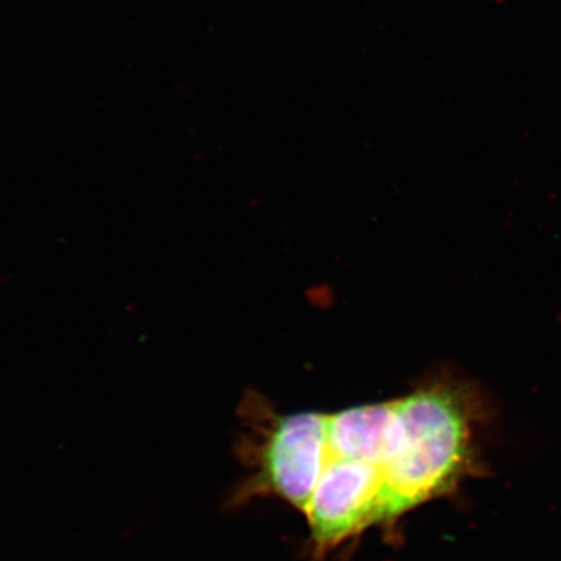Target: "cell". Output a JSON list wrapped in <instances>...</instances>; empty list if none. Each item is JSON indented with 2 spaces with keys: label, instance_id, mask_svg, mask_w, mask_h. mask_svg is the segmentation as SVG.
<instances>
[{
  "label": "cell",
  "instance_id": "1",
  "mask_svg": "<svg viewBox=\"0 0 561 561\" xmlns=\"http://www.w3.org/2000/svg\"><path fill=\"white\" fill-rule=\"evenodd\" d=\"M411 393L334 413L272 415L250 449L247 496L289 502L324 556L379 524H389L391 490L411 443Z\"/></svg>",
  "mask_w": 561,
  "mask_h": 561
}]
</instances>
